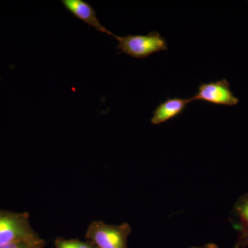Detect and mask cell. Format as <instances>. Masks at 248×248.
Returning a JSON list of instances; mask_svg holds the SVG:
<instances>
[{
    "instance_id": "1",
    "label": "cell",
    "mask_w": 248,
    "mask_h": 248,
    "mask_svg": "<svg viewBox=\"0 0 248 248\" xmlns=\"http://www.w3.org/2000/svg\"><path fill=\"white\" fill-rule=\"evenodd\" d=\"M17 242L46 244L31 226L27 212L0 210V246Z\"/></svg>"
},
{
    "instance_id": "2",
    "label": "cell",
    "mask_w": 248,
    "mask_h": 248,
    "mask_svg": "<svg viewBox=\"0 0 248 248\" xmlns=\"http://www.w3.org/2000/svg\"><path fill=\"white\" fill-rule=\"evenodd\" d=\"M131 232L128 223L110 225L97 220L90 223L86 239L98 248H128V238Z\"/></svg>"
},
{
    "instance_id": "3",
    "label": "cell",
    "mask_w": 248,
    "mask_h": 248,
    "mask_svg": "<svg viewBox=\"0 0 248 248\" xmlns=\"http://www.w3.org/2000/svg\"><path fill=\"white\" fill-rule=\"evenodd\" d=\"M114 37L119 42L117 49L134 58L145 59L152 54L168 50L167 42L156 31L146 35H115Z\"/></svg>"
},
{
    "instance_id": "4",
    "label": "cell",
    "mask_w": 248,
    "mask_h": 248,
    "mask_svg": "<svg viewBox=\"0 0 248 248\" xmlns=\"http://www.w3.org/2000/svg\"><path fill=\"white\" fill-rule=\"evenodd\" d=\"M191 99L228 107L237 105L239 102V99L231 91L228 80L225 79L201 84L198 92Z\"/></svg>"
},
{
    "instance_id": "5",
    "label": "cell",
    "mask_w": 248,
    "mask_h": 248,
    "mask_svg": "<svg viewBox=\"0 0 248 248\" xmlns=\"http://www.w3.org/2000/svg\"><path fill=\"white\" fill-rule=\"evenodd\" d=\"M62 2L71 14L87 24L89 27L94 28L103 33L115 37V35L101 24L95 11L89 3L84 0H62Z\"/></svg>"
},
{
    "instance_id": "6",
    "label": "cell",
    "mask_w": 248,
    "mask_h": 248,
    "mask_svg": "<svg viewBox=\"0 0 248 248\" xmlns=\"http://www.w3.org/2000/svg\"><path fill=\"white\" fill-rule=\"evenodd\" d=\"M232 215L234 217V226L237 232V239L234 247H248V192L238 199L233 207Z\"/></svg>"
},
{
    "instance_id": "7",
    "label": "cell",
    "mask_w": 248,
    "mask_h": 248,
    "mask_svg": "<svg viewBox=\"0 0 248 248\" xmlns=\"http://www.w3.org/2000/svg\"><path fill=\"white\" fill-rule=\"evenodd\" d=\"M191 98L189 99H179L172 98L161 103L155 109L151 118V123L154 125H159L167 122L174 117L180 115L185 110L187 104L192 102Z\"/></svg>"
},
{
    "instance_id": "8",
    "label": "cell",
    "mask_w": 248,
    "mask_h": 248,
    "mask_svg": "<svg viewBox=\"0 0 248 248\" xmlns=\"http://www.w3.org/2000/svg\"><path fill=\"white\" fill-rule=\"evenodd\" d=\"M56 248H98L91 241H82L79 239H66L58 237L55 241Z\"/></svg>"
},
{
    "instance_id": "9",
    "label": "cell",
    "mask_w": 248,
    "mask_h": 248,
    "mask_svg": "<svg viewBox=\"0 0 248 248\" xmlns=\"http://www.w3.org/2000/svg\"><path fill=\"white\" fill-rule=\"evenodd\" d=\"M46 244H32L28 242H17L1 245L0 248H44Z\"/></svg>"
},
{
    "instance_id": "10",
    "label": "cell",
    "mask_w": 248,
    "mask_h": 248,
    "mask_svg": "<svg viewBox=\"0 0 248 248\" xmlns=\"http://www.w3.org/2000/svg\"><path fill=\"white\" fill-rule=\"evenodd\" d=\"M190 248H218V246L215 244H208L203 246H195V247H191ZM233 248H235L233 247Z\"/></svg>"
}]
</instances>
